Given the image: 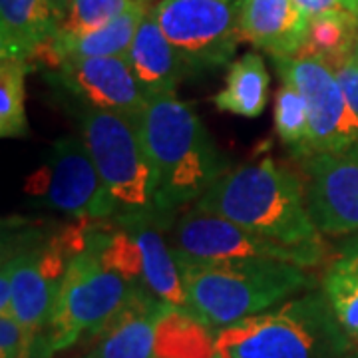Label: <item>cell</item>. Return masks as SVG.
<instances>
[{
  "label": "cell",
  "mask_w": 358,
  "mask_h": 358,
  "mask_svg": "<svg viewBox=\"0 0 358 358\" xmlns=\"http://www.w3.org/2000/svg\"><path fill=\"white\" fill-rule=\"evenodd\" d=\"M157 211L129 213L122 223L134 235L140 249V285L164 303L179 310H187V294L173 249L167 247L162 229L155 225Z\"/></svg>",
  "instance_id": "16"
},
{
  "label": "cell",
  "mask_w": 358,
  "mask_h": 358,
  "mask_svg": "<svg viewBox=\"0 0 358 358\" xmlns=\"http://www.w3.org/2000/svg\"><path fill=\"white\" fill-rule=\"evenodd\" d=\"M24 60H0V136L22 138L28 134L26 120V72Z\"/></svg>",
  "instance_id": "22"
},
{
  "label": "cell",
  "mask_w": 358,
  "mask_h": 358,
  "mask_svg": "<svg viewBox=\"0 0 358 358\" xmlns=\"http://www.w3.org/2000/svg\"><path fill=\"white\" fill-rule=\"evenodd\" d=\"M334 72H336V78L345 90L346 98L352 106L355 114L358 115V62L355 60V56L350 60H346L343 66H338Z\"/></svg>",
  "instance_id": "27"
},
{
  "label": "cell",
  "mask_w": 358,
  "mask_h": 358,
  "mask_svg": "<svg viewBox=\"0 0 358 358\" xmlns=\"http://www.w3.org/2000/svg\"><path fill=\"white\" fill-rule=\"evenodd\" d=\"M50 2V6L54 8V13L58 14V18L62 20L64 18L66 10H68V6H70V2L72 0H48Z\"/></svg>",
  "instance_id": "30"
},
{
  "label": "cell",
  "mask_w": 358,
  "mask_h": 358,
  "mask_svg": "<svg viewBox=\"0 0 358 358\" xmlns=\"http://www.w3.org/2000/svg\"><path fill=\"white\" fill-rule=\"evenodd\" d=\"M358 42V16L346 10L310 16L307 40L296 56L317 58L336 70L355 56Z\"/></svg>",
  "instance_id": "21"
},
{
  "label": "cell",
  "mask_w": 358,
  "mask_h": 358,
  "mask_svg": "<svg viewBox=\"0 0 358 358\" xmlns=\"http://www.w3.org/2000/svg\"><path fill=\"white\" fill-rule=\"evenodd\" d=\"M350 358H358V355H350Z\"/></svg>",
  "instance_id": "33"
},
{
  "label": "cell",
  "mask_w": 358,
  "mask_h": 358,
  "mask_svg": "<svg viewBox=\"0 0 358 358\" xmlns=\"http://www.w3.org/2000/svg\"><path fill=\"white\" fill-rule=\"evenodd\" d=\"M78 122L80 138L120 209L129 213L155 211L157 176L141 138L140 122L106 110H82Z\"/></svg>",
  "instance_id": "6"
},
{
  "label": "cell",
  "mask_w": 358,
  "mask_h": 358,
  "mask_svg": "<svg viewBox=\"0 0 358 358\" xmlns=\"http://www.w3.org/2000/svg\"><path fill=\"white\" fill-rule=\"evenodd\" d=\"M24 192L42 205L76 219L103 221L120 209L82 138L54 141L48 157L26 179Z\"/></svg>",
  "instance_id": "8"
},
{
  "label": "cell",
  "mask_w": 358,
  "mask_h": 358,
  "mask_svg": "<svg viewBox=\"0 0 358 358\" xmlns=\"http://www.w3.org/2000/svg\"><path fill=\"white\" fill-rule=\"evenodd\" d=\"M341 259L358 271V235L343 247V257Z\"/></svg>",
  "instance_id": "29"
},
{
  "label": "cell",
  "mask_w": 358,
  "mask_h": 358,
  "mask_svg": "<svg viewBox=\"0 0 358 358\" xmlns=\"http://www.w3.org/2000/svg\"><path fill=\"white\" fill-rule=\"evenodd\" d=\"M217 358H350V336L324 293L307 291L215 331Z\"/></svg>",
  "instance_id": "4"
},
{
  "label": "cell",
  "mask_w": 358,
  "mask_h": 358,
  "mask_svg": "<svg viewBox=\"0 0 358 358\" xmlns=\"http://www.w3.org/2000/svg\"><path fill=\"white\" fill-rule=\"evenodd\" d=\"M307 205L320 235L358 233V148L308 155Z\"/></svg>",
  "instance_id": "12"
},
{
  "label": "cell",
  "mask_w": 358,
  "mask_h": 358,
  "mask_svg": "<svg viewBox=\"0 0 358 358\" xmlns=\"http://www.w3.org/2000/svg\"><path fill=\"white\" fill-rule=\"evenodd\" d=\"M78 358H94L92 355H84V357H78Z\"/></svg>",
  "instance_id": "32"
},
{
  "label": "cell",
  "mask_w": 358,
  "mask_h": 358,
  "mask_svg": "<svg viewBox=\"0 0 358 358\" xmlns=\"http://www.w3.org/2000/svg\"><path fill=\"white\" fill-rule=\"evenodd\" d=\"M58 26L48 0H0V60H34Z\"/></svg>",
  "instance_id": "19"
},
{
  "label": "cell",
  "mask_w": 358,
  "mask_h": 358,
  "mask_svg": "<svg viewBox=\"0 0 358 358\" xmlns=\"http://www.w3.org/2000/svg\"><path fill=\"white\" fill-rule=\"evenodd\" d=\"M282 82L305 96L308 112L307 157L358 148V115L331 66L308 56H271Z\"/></svg>",
  "instance_id": "9"
},
{
  "label": "cell",
  "mask_w": 358,
  "mask_h": 358,
  "mask_svg": "<svg viewBox=\"0 0 358 358\" xmlns=\"http://www.w3.org/2000/svg\"><path fill=\"white\" fill-rule=\"evenodd\" d=\"M150 14L148 4L140 0L128 13L115 18L114 22L102 26L98 30H92L78 36H64L54 34L34 56L48 70L56 66L80 60V58H102V56H126V52L134 42L141 22Z\"/></svg>",
  "instance_id": "18"
},
{
  "label": "cell",
  "mask_w": 358,
  "mask_h": 358,
  "mask_svg": "<svg viewBox=\"0 0 358 358\" xmlns=\"http://www.w3.org/2000/svg\"><path fill=\"white\" fill-rule=\"evenodd\" d=\"M235 18L241 40L268 56H296L310 20L294 0H237Z\"/></svg>",
  "instance_id": "14"
},
{
  "label": "cell",
  "mask_w": 358,
  "mask_h": 358,
  "mask_svg": "<svg viewBox=\"0 0 358 358\" xmlns=\"http://www.w3.org/2000/svg\"><path fill=\"white\" fill-rule=\"evenodd\" d=\"M32 338L13 315H0V358H30Z\"/></svg>",
  "instance_id": "26"
},
{
  "label": "cell",
  "mask_w": 358,
  "mask_h": 358,
  "mask_svg": "<svg viewBox=\"0 0 358 358\" xmlns=\"http://www.w3.org/2000/svg\"><path fill=\"white\" fill-rule=\"evenodd\" d=\"M46 80L82 110H106L140 120L148 102L124 56L70 60L48 70Z\"/></svg>",
  "instance_id": "11"
},
{
  "label": "cell",
  "mask_w": 358,
  "mask_h": 358,
  "mask_svg": "<svg viewBox=\"0 0 358 358\" xmlns=\"http://www.w3.org/2000/svg\"><path fill=\"white\" fill-rule=\"evenodd\" d=\"M152 14L193 74L231 64L241 36L229 0H159Z\"/></svg>",
  "instance_id": "10"
},
{
  "label": "cell",
  "mask_w": 358,
  "mask_h": 358,
  "mask_svg": "<svg viewBox=\"0 0 358 358\" xmlns=\"http://www.w3.org/2000/svg\"><path fill=\"white\" fill-rule=\"evenodd\" d=\"M124 58L148 98L159 94H176L179 82L193 74L192 68L185 64V60L166 38L152 10L138 28Z\"/></svg>",
  "instance_id": "17"
},
{
  "label": "cell",
  "mask_w": 358,
  "mask_h": 358,
  "mask_svg": "<svg viewBox=\"0 0 358 358\" xmlns=\"http://www.w3.org/2000/svg\"><path fill=\"white\" fill-rule=\"evenodd\" d=\"M171 249L178 261L187 263L282 261L308 268L324 257V247L279 243L197 207L179 217Z\"/></svg>",
  "instance_id": "7"
},
{
  "label": "cell",
  "mask_w": 358,
  "mask_h": 358,
  "mask_svg": "<svg viewBox=\"0 0 358 358\" xmlns=\"http://www.w3.org/2000/svg\"><path fill=\"white\" fill-rule=\"evenodd\" d=\"M275 131L281 141L296 157H307L308 143V112L305 96L293 84L282 82L275 94Z\"/></svg>",
  "instance_id": "23"
},
{
  "label": "cell",
  "mask_w": 358,
  "mask_h": 358,
  "mask_svg": "<svg viewBox=\"0 0 358 358\" xmlns=\"http://www.w3.org/2000/svg\"><path fill=\"white\" fill-rule=\"evenodd\" d=\"M138 2L140 0H72L56 34L78 36L98 30L128 13Z\"/></svg>",
  "instance_id": "25"
},
{
  "label": "cell",
  "mask_w": 358,
  "mask_h": 358,
  "mask_svg": "<svg viewBox=\"0 0 358 358\" xmlns=\"http://www.w3.org/2000/svg\"><path fill=\"white\" fill-rule=\"evenodd\" d=\"M2 271L10 275L13 301L10 315L18 320L32 345L44 336L50 324L52 310L60 282L48 275L40 261V247H28L2 255Z\"/></svg>",
  "instance_id": "15"
},
{
  "label": "cell",
  "mask_w": 358,
  "mask_h": 358,
  "mask_svg": "<svg viewBox=\"0 0 358 358\" xmlns=\"http://www.w3.org/2000/svg\"><path fill=\"white\" fill-rule=\"evenodd\" d=\"M322 293L333 308L334 317L350 338H358V271L343 259L329 268Z\"/></svg>",
  "instance_id": "24"
},
{
  "label": "cell",
  "mask_w": 358,
  "mask_h": 358,
  "mask_svg": "<svg viewBox=\"0 0 358 358\" xmlns=\"http://www.w3.org/2000/svg\"><path fill=\"white\" fill-rule=\"evenodd\" d=\"M355 60L358 62V42H357V50H355Z\"/></svg>",
  "instance_id": "31"
},
{
  "label": "cell",
  "mask_w": 358,
  "mask_h": 358,
  "mask_svg": "<svg viewBox=\"0 0 358 358\" xmlns=\"http://www.w3.org/2000/svg\"><path fill=\"white\" fill-rule=\"evenodd\" d=\"M138 287L106 267L98 253L88 247L66 271L58 287L50 324L44 336L32 345L30 358H52L82 338L94 341Z\"/></svg>",
  "instance_id": "5"
},
{
  "label": "cell",
  "mask_w": 358,
  "mask_h": 358,
  "mask_svg": "<svg viewBox=\"0 0 358 358\" xmlns=\"http://www.w3.org/2000/svg\"><path fill=\"white\" fill-rule=\"evenodd\" d=\"M195 207L279 243L324 247L308 213L305 185L271 157L227 169Z\"/></svg>",
  "instance_id": "1"
},
{
  "label": "cell",
  "mask_w": 358,
  "mask_h": 358,
  "mask_svg": "<svg viewBox=\"0 0 358 358\" xmlns=\"http://www.w3.org/2000/svg\"><path fill=\"white\" fill-rule=\"evenodd\" d=\"M178 265L187 294L185 313L203 322L211 333L315 287L307 268L282 261H178Z\"/></svg>",
  "instance_id": "3"
},
{
  "label": "cell",
  "mask_w": 358,
  "mask_h": 358,
  "mask_svg": "<svg viewBox=\"0 0 358 358\" xmlns=\"http://www.w3.org/2000/svg\"><path fill=\"white\" fill-rule=\"evenodd\" d=\"M268 84L271 78L263 56L247 52L227 66L225 86L213 96V103L227 114L259 117L267 106Z\"/></svg>",
  "instance_id": "20"
},
{
  "label": "cell",
  "mask_w": 358,
  "mask_h": 358,
  "mask_svg": "<svg viewBox=\"0 0 358 358\" xmlns=\"http://www.w3.org/2000/svg\"><path fill=\"white\" fill-rule=\"evenodd\" d=\"M171 308L143 287H138L94 338L88 355L94 358H155L157 331Z\"/></svg>",
  "instance_id": "13"
},
{
  "label": "cell",
  "mask_w": 358,
  "mask_h": 358,
  "mask_svg": "<svg viewBox=\"0 0 358 358\" xmlns=\"http://www.w3.org/2000/svg\"><path fill=\"white\" fill-rule=\"evenodd\" d=\"M308 18L331 10H346L358 16V0H294Z\"/></svg>",
  "instance_id": "28"
},
{
  "label": "cell",
  "mask_w": 358,
  "mask_h": 358,
  "mask_svg": "<svg viewBox=\"0 0 358 358\" xmlns=\"http://www.w3.org/2000/svg\"><path fill=\"white\" fill-rule=\"evenodd\" d=\"M138 122L157 176V213L197 201L227 171L201 117L178 94L150 96Z\"/></svg>",
  "instance_id": "2"
}]
</instances>
